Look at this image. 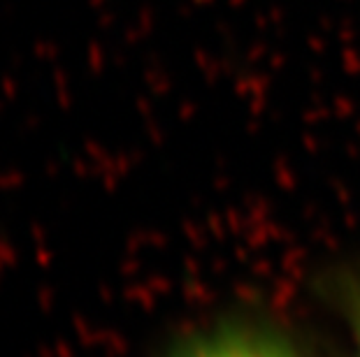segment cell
I'll use <instances>...</instances> for the list:
<instances>
[{
	"instance_id": "2",
	"label": "cell",
	"mask_w": 360,
	"mask_h": 357,
	"mask_svg": "<svg viewBox=\"0 0 360 357\" xmlns=\"http://www.w3.org/2000/svg\"><path fill=\"white\" fill-rule=\"evenodd\" d=\"M323 295L344 334L347 357H360V262L335 267L326 278Z\"/></svg>"
},
{
	"instance_id": "1",
	"label": "cell",
	"mask_w": 360,
	"mask_h": 357,
	"mask_svg": "<svg viewBox=\"0 0 360 357\" xmlns=\"http://www.w3.org/2000/svg\"><path fill=\"white\" fill-rule=\"evenodd\" d=\"M151 357H316L288 318L235 304L184 325Z\"/></svg>"
}]
</instances>
